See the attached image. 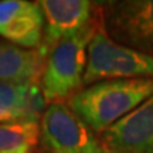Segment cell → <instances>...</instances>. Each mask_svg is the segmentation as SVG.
Listing matches in <instances>:
<instances>
[{
    "instance_id": "5b68a950",
    "label": "cell",
    "mask_w": 153,
    "mask_h": 153,
    "mask_svg": "<svg viewBox=\"0 0 153 153\" xmlns=\"http://www.w3.org/2000/svg\"><path fill=\"white\" fill-rule=\"evenodd\" d=\"M102 20L106 34L116 43L153 57V0L106 3Z\"/></svg>"
},
{
    "instance_id": "30bf717a",
    "label": "cell",
    "mask_w": 153,
    "mask_h": 153,
    "mask_svg": "<svg viewBox=\"0 0 153 153\" xmlns=\"http://www.w3.org/2000/svg\"><path fill=\"white\" fill-rule=\"evenodd\" d=\"M47 101L40 85L0 82V123L41 119Z\"/></svg>"
},
{
    "instance_id": "7c38bea8",
    "label": "cell",
    "mask_w": 153,
    "mask_h": 153,
    "mask_svg": "<svg viewBox=\"0 0 153 153\" xmlns=\"http://www.w3.org/2000/svg\"><path fill=\"white\" fill-rule=\"evenodd\" d=\"M33 149L34 148L27 146V148H20V149H16V150H9V152H1V153H34Z\"/></svg>"
},
{
    "instance_id": "277c9868",
    "label": "cell",
    "mask_w": 153,
    "mask_h": 153,
    "mask_svg": "<svg viewBox=\"0 0 153 153\" xmlns=\"http://www.w3.org/2000/svg\"><path fill=\"white\" fill-rule=\"evenodd\" d=\"M40 136L48 153H109L95 132L65 102L48 104L41 116Z\"/></svg>"
},
{
    "instance_id": "4fadbf2b",
    "label": "cell",
    "mask_w": 153,
    "mask_h": 153,
    "mask_svg": "<svg viewBox=\"0 0 153 153\" xmlns=\"http://www.w3.org/2000/svg\"><path fill=\"white\" fill-rule=\"evenodd\" d=\"M109 153H122V152H115V150H111L109 149Z\"/></svg>"
},
{
    "instance_id": "8992f818",
    "label": "cell",
    "mask_w": 153,
    "mask_h": 153,
    "mask_svg": "<svg viewBox=\"0 0 153 153\" xmlns=\"http://www.w3.org/2000/svg\"><path fill=\"white\" fill-rule=\"evenodd\" d=\"M44 14L38 1H0V37L23 48H38L43 44Z\"/></svg>"
},
{
    "instance_id": "9c48e42d",
    "label": "cell",
    "mask_w": 153,
    "mask_h": 153,
    "mask_svg": "<svg viewBox=\"0 0 153 153\" xmlns=\"http://www.w3.org/2000/svg\"><path fill=\"white\" fill-rule=\"evenodd\" d=\"M47 58L43 45L30 50L0 40V82L40 85Z\"/></svg>"
},
{
    "instance_id": "ba28073f",
    "label": "cell",
    "mask_w": 153,
    "mask_h": 153,
    "mask_svg": "<svg viewBox=\"0 0 153 153\" xmlns=\"http://www.w3.org/2000/svg\"><path fill=\"white\" fill-rule=\"evenodd\" d=\"M44 14L43 45L47 51L89 24L92 6L87 0H43L38 1Z\"/></svg>"
},
{
    "instance_id": "7a4b0ae2",
    "label": "cell",
    "mask_w": 153,
    "mask_h": 153,
    "mask_svg": "<svg viewBox=\"0 0 153 153\" xmlns=\"http://www.w3.org/2000/svg\"><path fill=\"white\" fill-rule=\"evenodd\" d=\"M97 27L88 24L79 33L64 38L48 53L40 87L47 104L64 102L81 91L88 62V45Z\"/></svg>"
},
{
    "instance_id": "3957f363",
    "label": "cell",
    "mask_w": 153,
    "mask_h": 153,
    "mask_svg": "<svg viewBox=\"0 0 153 153\" xmlns=\"http://www.w3.org/2000/svg\"><path fill=\"white\" fill-rule=\"evenodd\" d=\"M131 78H153V57L116 43L102 26L97 27L88 45L84 85Z\"/></svg>"
},
{
    "instance_id": "8fae6325",
    "label": "cell",
    "mask_w": 153,
    "mask_h": 153,
    "mask_svg": "<svg viewBox=\"0 0 153 153\" xmlns=\"http://www.w3.org/2000/svg\"><path fill=\"white\" fill-rule=\"evenodd\" d=\"M40 123L33 120H19L0 123V153L20 148H34L38 143Z\"/></svg>"
},
{
    "instance_id": "6da1fadb",
    "label": "cell",
    "mask_w": 153,
    "mask_h": 153,
    "mask_svg": "<svg viewBox=\"0 0 153 153\" xmlns=\"http://www.w3.org/2000/svg\"><path fill=\"white\" fill-rule=\"evenodd\" d=\"M152 95L153 78L111 79L88 85L67 104L94 132L102 133Z\"/></svg>"
},
{
    "instance_id": "52a82bcc",
    "label": "cell",
    "mask_w": 153,
    "mask_h": 153,
    "mask_svg": "<svg viewBox=\"0 0 153 153\" xmlns=\"http://www.w3.org/2000/svg\"><path fill=\"white\" fill-rule=\"evenodd\" d=\"M101 140L115 152L153 153V95L118 123L102 132Z\"/></svg>"
}]
</instances>
